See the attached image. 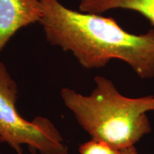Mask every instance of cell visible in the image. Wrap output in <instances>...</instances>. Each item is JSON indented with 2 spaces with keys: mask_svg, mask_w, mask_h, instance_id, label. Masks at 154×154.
Here are the masks:
<instances>
[{
  "mask_svg": "<svg viewBox=\"0 0 154 154\" xmlns=\"http://www.w3.org/2000/svg\"><path fill=\"white\" fill-rule=\"evenodd\" d=\"M120 154H139L134 146L120 150Z\"/></svg>",
  "mask_w": 154,
  "mask_h": 154,
  "instance_id": "7",
  "label": "cell"
},
{
  "mask_svg": "<svg viewBox=\"0 0 154 154\" xmlns=\"http://www.w3.org/2000/svg\"><path fill=\"white\" fill-rule=\"evenodd\" d=\"M117 9L140 13L154 28V0H80L79 5L82 12L95 14Z\"/></svg>",
  "mask_w": 154,
  "mask_h": 154,
  "instance_id": "5",
  "label": "cell"
},
{
  "mask_svg": "<svg viewBox=\"0 0 154 154\" xmlns=\"http://www.w3.org/2000/svg\"><path fill=\"white\" fill-rule=\"evenodd\" d=\"M0 154H2V153H0Z\"/></svg>",
  "mask_w": 154,
  "mask_h": 154,
  "instance_id": "8",
  "label": "cell"
},
{
  "mask_svg": "<svg viewBox=\"0 0 154 154\" xmlns=\"http://www.w3.org/2000/svg\"><path fill=\"white\" fill-rule=\"evenodd\" d=\"M42 7L38 23L47 41L72 53L84 68L100 69L118 59L140 78H154V28L135 34L113 18L72 10L59 0H43Z\"/></svg>",
  "mask_w": 154,
  "mask_h": 154,
  "instance_id": "1",
  "label": "cell"
},
{
  "mask_svg": "<svg viewBox=\"0 0 154 154\" xmlns=\"http://www.w3.org/2000/svg\"><path fill=\"white\" fill-rule=\"evenodd\" d=\"M43 0H0V52L22 28L39 22Z\"/></svg>",
  "mask_w": 154,
  "mask_h": 154,
  "instance_id": "4",
  "label": "cell"
},
{
  "mask_svg": "<svg viewBox=\"0 0 154 154\" xmlns=\"http://www.w3.org/2000/svg\"><path fill=\"white\" fill-rule=\"evenodd\" d=\"M95 87L83 95L63 88L61 97L91 139L121 150L134 146L151 131L147 113L154 111V96L130 98L106 77H94Z\"/></svg>",
  "mask_w": 154,
  "mask_h": 154,
  "instance_id": "2",
  "label": "cell"
},
{
  "mask_svg": "<svg viewBox=\"0 0 154 154\" xmlns=\"http://www.w3.org/2000/svg\"><path fill=\"white\" fill-rule=\"evenodd\" d=\"M80 154H120V150L103 141L91 139L79 146Z\"/></svg>",
  "mask_w": 154,
  "mask_h": 154,
  "instance_id": "6",
  "label": "cell"
},
{
  "mask_svg": "<svg viewBox=\"0 0 154 154\" xmlns=\"http://www.w3.org/2000/svg\"><path fill=\"white\" fill-rule=\"evenodd\" d=\"M18 88L7 67L0 62V142L17 154L26 146L32 154H69L68 146L49 119L36 116L29 121L17 111Z\"/></svg>",
  "mask_w": 154,
  "mask_h": 154,
  "instance_id": "3",
  "label": "cell"
}]
</instances>
